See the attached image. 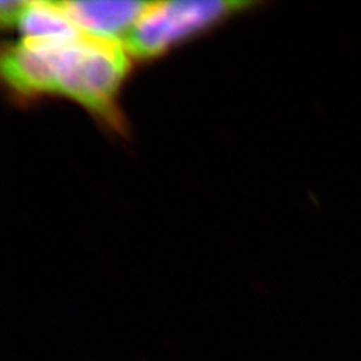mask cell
<instances>
[{
    "instance_id": "6da1fadb",
    "label": "cell",
    "mask_w": 361,
    "mask_h": 361,
    "mask_svg": "<svg viewBox=\"0 0 361 361\" xmlns=\"http://www.w3.org/2000/svg\"><path fill=\"white\" fill-rule=\"evenodd\" d=\"M129 67V52L122 43L85 35L55 42L49 92L68 97L95 114L114 119L116 95Z\"/></svg>"
},
{
    "instance_id": "7a4b0ae2",
    "label": "cell",
    "mask_w": 361,
    "mask_h": 361,
    "mask_svg": "<svg viewBox=\"0 0 361 361\" xmlns=\"http://www.w3.org/2000/svg\"><path fill=\"white\" fill-rule=\"evenodd\" d=\"M250 4L238 0L152 1L122 44L130 56L152 58Z\"/></svg>"
},
{
    "instance_id": "3957f363",
    "label": "cell",
    "mask_w": 361,
    "mask_h": 361,
    "mask_svg": "<svg viewBox=\"0 0 361 361\" xmlns=\"http://www.w3.org/2000/svg\"><path fill=\"white\" fill-rule=\"evenodd\" d=\"M78 31L90 38L123 43L152 1H58Z\"/></svg>"
},
{
    "instance_id": "277c9868",
    "label": "cell",
    "mask_w": 361,
    "mask_h": 361,
    "mask_svg": "<svg viewBox=\"0 0 361 361\" xmlns=\"http://www.w3.org/2000/svg\"><path fill=\"white\" fill-rule=\"evenodd\" d=\"M15 26L28 40L62 42L82 35L58 1H26Z\"/></svg>"
},
{
    "instance_id": "5b68a950",
    "label": "cell",
    "mask_w": 361,
    "mask_h": 361,
    "mask_svg": "<svg viewBox=\"0 0 361 361\" xmlns=\"http://www.w3.org/2000/svg\"><path fill=\"white\" fill-rule=\"evenodd\" d=\"M26 1H1L0 3V15L3 25H15L19 13L22 11Z\"/></svg>"
}]
</instances>
